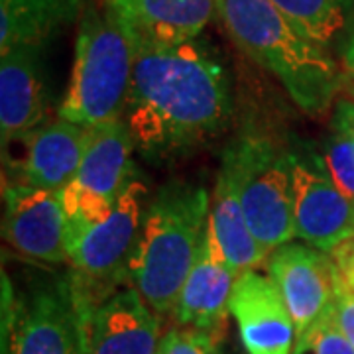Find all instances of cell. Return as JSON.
I'll return each instance as SVG.
<instances>
[{
  "mask_svg": "<svg viewBox=\"0 0 354 354\" xmlns=\"http://www.w3.org/2000/svg\"><path fill=\"white\" fill-rule=\"evenodd\" d=\"M232 114L228 67L205 39L134 50L122 120L146 160L169 162L199 148L230 127Z\"/></svg>",
  "mask_w": 354,
  "mask_h": 354,
  "instance_id": "1",
  "label": "cell"
},
{
  "mask_svg": "<svg viewBox=\"0 0 354 354\" xmlns=\"http://www.w3.org/2000/svg\"><path fill=\"white\" fill-rule=\"evenodd\" d=\"M216 16L234 46L274 75L305 114L319 118L342 88L330 51L319 48L270 0H216Z\"/></svg>",
  "mask_w": 354,
  "mask_h": 354,
  "instance_id": "2",
  "label": "cell"
},
{
  "mask_svg": "<svg viewBox=\"0 0 354 354\" xmlns=\"http://www.w3.org/2000/svg\"><path fill=\"white\" fill-rule=\"evenodd\" d=\"M211 197L203 185L171 179L153 195L128 264V283L158 315H171L201 252Z\"/></svg>",
  "mask_w": 354,
  "mask_h": 354,
  "instance_id": "3",
  "label": "cell"
},
{
  "mask_svg": "<svg viewBox=\"0 0 354 354\" xmlns=\"http://www.w3.org/2000/svg\"><path fill=\"white\" fill-rule=\"evenodd\" d=\"M134 50L122 30L97 2L88 0L77 24L75 59L59 118L99 128L120 120L127 109Z\"/></svg>",
  "mask_w": 354,
  "mask_h": 354,
  "instance_id": "4",
  "label": "cell"
},
{
  "mask_svg": "<svg viewBox=\"0 0 354 354\" xmlns=\"http://www.w3.org/2000/svg\"><path fill=\"white\" fill-rule=\"evenodd\" d=\"M148 203L146 181L134 176L111 215L67 241V279L77 309L88 325L95 311L128 283V264Z\"/></svg>",
  "mask_w": 354,
  "mask_h": 354,
  "instance_id": "5",
  "label": "cell"
},
{
  "mask_svg": "<svg viewBox=\"0 0 354 354\" xmlns=\"http://www.w3.org/2000/svg\"><path fill=\"white\" fill-rule=\"evenodd\" d=\"M234 167L242 211L266 252L295 239L290 153L260 134L236 138L225 153Z\"/></svg>",
  "mask_w": 354,
  "mask_h": 354,
  "instance_id": "6",
  "label": "cell"
},
{
  "mask_svg": "<svg viewBox=\"0 0 354 354\" xmlns=\"http://www.w3.org/2000/svg\"><path fill=\"white\" fill-rule=\"evenodd\" d=\"M134 142L127 122L114 120L93 128L75 177L62 191L67 241L113 213L134 174Z\"/></svg>",
  "mask_w": 354,
  "mask_h": 354,
  "instance_id": "7",
  "label": "cell"
},
{
  "mask_svg": "<svg viewBox=\"0 0 354 354\" xmlns=\"http://www.w3.org/2000/svg\"><path fill=\"white\" fill-rule=\"evenodd\" d=\"M88 323L67 274L39 279L10 313L8 354H87Z\"/></svg>",
  "mask_w": 354,
  "mask_h": 354,
  "instance_id": "8",
  "label": "cell"
},
{
  "mask_svg": "<svg viewBox=\"0 0 354 354\" xmlns=\"http://www.w3.org/2000/svg\"><path fill=\"white\" fill-rule=\"evenodd\" d=\"M295 239L333 252L354 236V201L330 179L321 152L311 144L290 148Z\"/></svg>",
  "mask_w": 354,
  "mask_h": 354,
  "instance_id": "9",
  "label": "cell"
},
{
  "mask_svg": "<svg viewBox=\"0 0 354 354\" xmlns=\"http://www.w3.org/2000/svg\"><path fill=\"white\" fill-rule=\"evenodd\" d=\"M266 270L290 309L299 346L335 305L333 258L305 242H288L270 252Z\"/></svg>",
  "mask_w": 354,
  "mask_h": 354,
  "instance_id": "10",
  "label": "cell"
},
{
  "mask_svg": "<svg viewBox=\"0 0 354 354\" xmlns=\"http://www.w3.org/2000/svg\"><path fill=\"white\" fill-rule=\"evenodd\" d=\"M4 241L44 264L67 262V221L62 193L24 183H4Z\"/></svg>",
  "mask_w": 354,
  "mask_h": 354,
  "instance_id": "11",
  "label": "cell"
},
{
  "mask_svg": "<svg viewBox=\"0 0 354 354\" xmlns=\"http://www.w3.org/2000/svg\"><path fill=\"white\" fill-rule=\"evenodd\" d=\"M102 8L132 50H146L201 38L216 14V0H104Z\"/></svg>",
  "mask_w": 354,
  "mask_h": 354,
  "instance_id": "12",
  "label": "cell"
},
{
  "mask_svg": "<svg viewBox=\"0 0 354 354\" xmlns=\"http://www.w3.org/2000/svg\"><path fill=\"white\" fill-rule=\"evenodd\" d=\"M246 354H293L295 323L274 281L246 270L239 274L230 305Z\"/></svg>",
  "mask_w": 354,
  "mask_h": 354,
  "instance_id": "13",
  "label": "cell"
},
{
  "mask_svg": "<svg viewBox=\"0 0 354 354\" xmlns=\"http://www.w3.org/2000/svg\"><path fill=\"white\" fill-rule=\"evenodd\" d=\"M236 278L239 272L230 266L213 228L207 223L201 252L191 268L171 313L177 325L216 337L230 313L228 305Z\"/></svg>",
  "mask_w": 354,
  "mask_h": 354,
  "instance_id": "14",
  "label": "cell"
},
{
  "mask_svg": "<svg viewBox=\"0 0 354 354\" xmlns=\"http://www.w3.org/2000/svg\"><path fill=\"white\" fill-rule=\"evenodd\" d=\"M91 132L93 128L57 116L34 132L10 142L18 144L22 152L20 160L10 164L12 169H18L16 183L62 193L75 177L87 150Z\"/></svg>",
  "mask_w": 354,
  "mask_h": 354,
  "instance_id": "15",
  "label": "cell"
},
{
  "mask_svg": "<svg viewBox=\"0 0 354 354\" xmlns=\"http://www.w3.org/2000/svg\"><path fill=\"white\" fill-rule=\"evenodd\" d=\"M48 85L44 48L0 53V132L2 146L48 122Z\"/></svg>",
  "mask_w": 354,
  "mask_h": 354,
  "instance_id": "16",
  "label": "cell"
},
{
  "mask_svg": "<svg viewBox=\"0 0 354 354\" xmlns=\"http://www.w3.org/2000/svg\"><path fill=\"white\" fill-rule=\"evenodd\" d=\"M160 315L134 288H122L95 311L87 354H160Z\"/></svg>",
  "mask_w": 354,
  "mask_h": 354,
  "instance_id": "17",
  "label": "cell"
},
{
  "mask_svg": "<svg viewBox=\"0 0 354 354\" xmlns=\"http://www.w3.org/2000/svg\"><path fill=\"white\" fill-rule=\"evenodd\" d=\"M88 0H0V53L48 48L51 39L79 24Z\"/></svg>",
  "mask_w": 354,
  "mask_h": 354,
  "instance_id": "18",
  "label": "cell"
},
{
  "mask_svg": "<svg viewBox=\"0 0 354 354\" xmlns=\"http://www.w3.org/2000/svg\"><path fill=\"white\" fill-rule=\"evenodd\" d=\"M209 225L213 228L227 260L239 274L266 264L270 254L254 239L252 230L248 227L246 215L242 211L236 174L225 156L211 197Z\"/></svg>",
  "mask_w": 354,
  "mask_h": 354,
  "instance_id": "19",
  "label": "cell"
},
{
  "mask_svg": "<svg viewBox=\"0 0 354 354\" xmlns=\"http://www.w3.org/2000/svg\"><path fill=\"white\" fill-rule=\"evenodd\" d=\"M291 26L323 50H342L354 30V0H270Z\"/></svg>",
  "mask_w": 354,
  "mask_h": 354,
  "instance_id": "20",
  "label": "cell"
},
{
  "mask_svg": "<svg viewBox=\"0 0 354 354\" xmlns=\"http://www.w3.org/2000/svg\"><path fill=\"white\" fill-rule=\"evenodd\" d=\"M321 156L325 160L327 171L335 185L354 201V144L342 134L330 130V134L323 142Z\"/></svg>",
  "mask_w": 354,
  "mask_h": 354,
  "instance_id": "21",
  "label": "cell"
},
{
  "mask_svg": "<svg viewBox=\"0 0 354 354\" xmlns=\"http://www.w3.org/2000/svg\"><path fill=\"white\" fill-rule=\"evenodd\" d=\"M293 354H354V346L337 323L335 305L317 323L311 335L299 346H295Z\"/></svg>",
  "mask_w": 354,
  "mask_h": 354,
  "instance_id": "22",
  "label": "cell"
},
{
  "mask_svg": "<svg viewBox=\"0 0 354 354\" xmlns=\"http://www.w3.org/2000/svg\"><path fill=\"white\" fill-rule=\"evenodd\" d=\"M160 354H223L216 346L215 337L195 329L169 330L164 335Z\"/></svg>",
  "mask_w": 354,
  "mask_h": 354,
  "instance_id": "23",
  "label": "cell"
},
{
  "mask_svg": "<svg viewBox=\"0 0 354 354\" xmlns=\"http://www.w3.org/2000/svg\"><path fill=\"white\" fill-rule=\"evenodd\" d=\"M335 315L344 337L354 346V295L342 286L335 272Z\"/></svg>",
  "mask_w": 354,
  "mask_h": 354,
  "instance_id": "24",
  "label": "cell"
},
{
  "mask_svg": "<svg viewBox=\"0 0 354 354\" xmlns=\"http://www.w3.org/2000/svg\"><path fill=\"white\" fill-rule=\"evenodd\" d=\"M330 258H333L335 272L341 278L342 286L354 295V236L339 244L330 252Z\"/></svg>",
  "mask_w": 354,
  "mask_h": 354,
  "instance_id": "25",
  "label": "cell"
},
{
  "mask_svg": "<svg viewBox=\"0 0 354 354\" xmlns=\"http://www.w3.org/2000/svg\"><path fill=\"white\" fill-rule=\"evenodd\" d=\"M330 130L339 132L354 144V99L337 97V101L333 102Z\"/></svg>",
  "mask_w": 354,
  "mask_h": 354,
  "instance_id": "26",
  "label": "cell"
},
{
  "mask_svg": "<svg viewBox=\"0 0 354 354\" xmlns=\"http://www.w3.org/2000/svg\"><path fill=\"white\" fill-rule=\"evenodd\" d=\"M341 57H342V67H344V71L348 73L351 79H354V30L351 32L348 39L344 41V46H342Z\"/></svg>",
  "mask_w": 354,
  "mask_h": 354,
  "instance_id": "27",
  "label": "cell"
}]
</instances>
